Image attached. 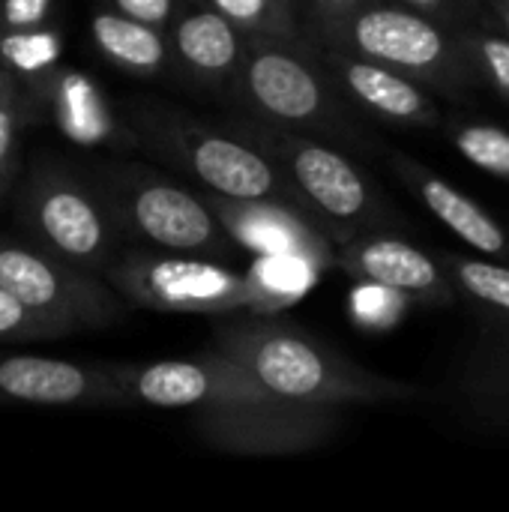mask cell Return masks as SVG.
Masks as SVG:
<instances>
[{
	"instance_id": "cell-1",
	"label": "cell",
	"mask_w": 509,
	"mask_h": 512,
	"mask_svg": "<svg viewBox=\"0 0 509 512\" xmlns=\"http://www.w3.org/2000/svg\"><path fill=\"white\" fill-rule=\"evenodd\" d=\"M132 405L183 411L195 438L231 456H300L330 444L345 408L288 402L204 348L183 360L105 363Z\"/></svg>"
},
{
	"instance_id": "cell-2",
	"label": "cell",
	"mask_w": 509,
	"mask_h": 512,
	"mask_svg": "<svg viewBox=\"0 0 509 512\" xmlns=\"http://www.w3.org/2000/svg\"><path fill=\"white\" fill-rule=\"evenodd\" d=\"M207 348L288 402L330 408L426 402L423 387L360 366L309 330L282 321L276 312L243 309L216 315Z\"/></svg>"
},
{
	"instance_id": "cell-3",
	"label": "cell",
	"mask_w": 509,
	"mask_h": 512,
	"mask_svg": "<svg viewBox=\"0 0 509 512\" xmlns=\"http://www.w3.org/2000/svg\"><path fill=\"white\" fill-rule=\"evenodd\" d=\"M459 288L462 336L429 402L471 441L509 444V264L441 255Z\"/></svg>"
},
{
	"instance_id": "cell-4",
	"label": "cell",
	"mask_w": 509,
	"mask_h": 512,
	"mask_svg": "<svg viewBox=\"0 0 509 512\" xmlns=\"http://www.w3.org/2000/svg\"><path fill=\"white\" fill-rule=\"evenodd\" d=\"M225 102L246 117L294 129L354 153H384L378 135L363 129L351 99L336 87L312 48L249 39L246 57L225 93Z\"/></svg>"
},
{
	"instance_id": "cell-5",
	"label": "cell",
	"mask_w": 509,
	"mask_h": 512,
	"mask_svg": "<svg viewBox=\"0 0 509 512\" xmlns=\"http://www.w3.org/2000/svg\"><path fill=\"white\" fill-rule=\"evenodd\" d=\"M228 129L258 147L282 171L306 213L336 249L360 234H396L408 225L381 186L342 147L246 114H237Z\"/></svg>"
},
{
	"instance_id": "cell-6",
	"label": "cell",
	"mask_w": 509,
	"mask_h": 512,
	"mask_svg": "<svg viewBox=\"0 0 509 512\" xmlns=\"http://www.w3.org/2000/svg\"><path fill=\"white\" fill-rule=\"evenodd\" d=\"M309 36L384 63L429 93L471 102L483 78L456 30L396 0H372L342 18L306 24Z\"/></svg>"
},
{
	"instance_id": "cell-7",
	"label": "cell",
	"mask_w": 509,
	"mask_h": 512,
	"mask_svg": "<svg viewBox=\"0 0 509 512\" xmlns=\"http://www.w3.org/2000/svg\"><path fill=\"white\" fill-rule=\"evenodd\" d=\"M123 126L135 147L171 162L177 171L198 180L204 192L240 201H279L306 213L282 171L228 126L204 123L162 102L129 105Z\"/></svg>"
},
{
	"instance_id": "cell-8",
	"label": "cell",
	"mask_w": 509,
	"mask_h": 512,
	"mask_svg": "<svg viewBox=\"0 0 509 512\" xmlns=\"http://www.w3.org/2000/svg\"><path fill=\"white\" fill-rule=\"evenodd\" d=\"M123 237L180 255L231 261L240 246L231 240L201 192H189L171 177L141 162H108L90 177Z\"/></svg>"
},
{
	"instance_id": "cell-9",
	"label": "cell",
	"mask_w": 509,
	"mask_h": 512,
	"mask_svg": "<svg viewBox=\"0 0 509 512\" xmlns=\"http://www.w3.org/2000/svg\"><path fill=\"white\" fill-rule=\"evenodd\" d=\"M102 279L123 297L129 309L177 312V315H228L273 312L252 270H234L225 261L162 252L123 249Z\"/></svg>"
},
{
	"instance_id": "cell-10",
	"label": "cell",
	"mask_w": 509,
	"mask_h": 512,
	"mask_svg": "<svg viewBox=\"0 0 509 512\" xmlns=\"http://www.w3.org/2000/svg\"><path fill=\"white\" fill-rule=\"evenodd\" d=\"M15 219L27 240L96 276L123 252V234L90 177L54 162L33 168L18 192Z\"/></svg>"
},
{
	"instance_id": "cell-11",
	"label": "cell",
	"mask_w": 509,
	"mask_h": 512,
	"mask_svg": "<svg viewBox=\"0 0 509 512\" xmlns=\"http://www.w3.org/2000/svg\"><path fill=\"white\" fill-rule=\"evenodd\" d=\"M0 288L30 312L63 327L66 336L111 327L129 312L102 276L69 264L27 237L0 234Z\"/></svg>"
},
{
	"instance_id": "cell-12",
	"label": "cell",
	"mask_w": 509,
	"mask_h": 512,
	"mask_svg": "<svg viewBox=\"0 0 509 512\" xmlns=\"http://www.w3.org/2000/svg\"><path fill=\"white\" fill-rule=\"evenodd\" d=\"M0 405L132 411V399L105 363H72L39 354L0 351Z\"/></svg>"
},
{
	"instance_id": "cell-13",
	"label": "cell",
	"mask_w": 509,
	"mask_h": 512,
	"mask_svg": "<svg viewBox=\"0 0 509 512\" xmlns=\"http://www.w3.org/2000/svg\"><path fill=\"white\" fill-rule=\"evenodd\" d=\"M333 270L399 291L408 303L432 309H453L459 303V288L447 267L399 234H360L342 243Z\"/></svg>"
},
{
	"instance_id": "cell-14",
	"label": "cell",
	"mask_w": 509,
	"mask_h": 512,
	"mask_svg": "<svg viewBox=\"0 0 509 512\" xmlns=\"http://www.w3.org/2000/svg\"><path fill=\"white\" fill-rule=\"evenodd\" d=\"M318 60L336 81V87L366 114L390 126L408 129H444V111L435 96L402 72L351 54L345 48L312 39Z\"/></svg>"
},
{
	"instance_id": "cell-15",
	"label": "cell",
	"mask_w": 509,
	"mask_h": 512,
	"mask_svg": "<svg viewBox=\"0 0 509 512\" xmlns=\"http://www.w3.org/2000/svg\"><path fill=\"white\" fill-rule=\"evenodd\" d=\"M231 240L243 252L276 255V258H300L312 264L318 273L333 270L336 246L330 237L297 207L279 201H240L213 192H201Z\"/></svg>"
},
{
	"instance_id": "cell-16",
	"label": "cell",
	"mask_w": 509,
	"mask_h": 512,
	"mask_svg": "<svg viewBox=\"0 0 509 512\" xmlns=\"http://www.w3.org/2000/svg\"><path fill=\"white\" fill-rule=\"evenodd\" d=\"M171 66L186 78V84L225 99L243 57L246 36L219 12L198 0H183L171 24L165 27Z\"/></svg>"
},
{
	"instance_id": "cell-17",
	"label": "cell",
	"mask_w": 509,
	"mask_h": 512,
	"mask_svg": "<svg viewBox=\"0 0 509 512\" xmlns=\"http://www.w3.org/2000/svg\"><path fill=\"white\" fill-rule=\"evenodd\" d=\"M381 156L387 159L393 174L402 180V186L444 228H450L468 249H474L477 258L509 264V234L504 231V225L495 216H489L471 195H465L462 189L447 183L438 171H432L429 165L417 162L414 156H408L402 150L384 147Z\"/></svg>"
},
{
	"instance_id": "cell-18",
	"label": "cell",
	"mask_w": 509,
	"mask_h": 512,
	"mask_svg": "<svg viewBox=\"0 0 509 512\" xmlns=\"http://www.w3.org/2000/svg\"><path fill=\"white\" fill-rule=\"evenodd\" d=\"M36 96L51 108L60 132L75 144H132V135L126 132V126L117 123L102 90L84 72L57 66L36 87Z\"/></svg>"
},
{
	"instance_id": "cell-19",
	"label": "cell",
	"mask_w": 509,
	"mask_h": 512,
	"mask_svg": "<svg viewBox=\"0 0 509 512\" xmlns=\"http://www.w3.org/2000/svg\"><path fill=\"white\" fill-rule=\"evenodd\" d=\"M90 39L99 54L138 78H159L171 66V48L162 27L144 24L138 18L120 15L114 9H99L90 18Z\"/></svg>"
},
{
	"instance_id": "cell-20",
	"label": "cell",
	"mask_w": 509,
	"mask_h": 512,
	"mask_svg": "<svg viewBox=\"0 0 509 512\" xmlns=\"http://www.w3.org/2000/svg\"><path fill=\"white\" fill-rule=\"evenodd\" d=\"M228 18L246 39H267L294 48H312L303 9L285 0H198Z\"/></svg>"
},
{
	"instance_id": "cell-21",
	"label": "cell",
	"mask_w": 509,
	"mask_h": 512,
	"mask_svg": "<svg viewBox=\"0 0 509 512\" xmlns=\"http://www.w3.org/2000/svg\"><path fill=\"white\" fill-rule=\"evenodd\" d=\"M459 42L465 45L468 57L474 60L483 84H489L495 93H501L509 102V36L495 27L492 18L468 24L456 30Z\"/></svg>"
},
{
	"instance_id": "cell-22",
	"label": "cell",
	"mask_w": 509,
	"mask_h": 512,
	"mask_svg": "<svg viewBox=\"0 0 509 512\" xmlns=\"http://www.w3.org/2000/svg\"><path fill=\"white\" fill-rule=\"evenodd\" d=\"M39 102L42 99L36 96V90H30L24 81L6 75L0 69V195L6 192V186L15 174L18 129L24 126V120H30V111Z\"/></svg>"
},
{
	"instance_id": "cell-23",
	"label": "cell",
	"mask_w": 509,
	"mask_h": 512,
	"mask_svg": "<svg viewBox=\"0 0 509 512\" xmlns=\"http://www.w3.org/2000/svg\"><path fill=\"white\" fill-rule=\"evenodd\" d=\"M456 150L477 168L509 183V132L492 123H447Z\"/></svg>"
},
{
	"instance_id": "cell-24",
	"label": "cell",
	"mask_w": 509,
	"mask_h": 512,
	"mask_svg": "<svg viewBox=\"0 0 509 512\" xmlns=\"http://www.w3.org/2000/svg\"><path fill=\"white\" fill-rule=\"evenodd\" d=\"M405 306H408V300L399 291H390L375 282H360L348 303L354 324H360L366 330H387V327L399 324V318L405 315Z\"/></svg>"
},
{
	"instance_id": "cell-25",
	"label": "cell",
	"mask_w": 509,
	"mask_h": 512,
	"mask_svg": "<svg viewBox=\"0 0 509 512\" xmlns=\"http://www.w3.org/2000/svg\"><path fill=\"white\" fill-rule=\"evenodd\" d=\"M60 336H66L63 327L30 312L21 300L0 288V342H45Z\"/></svg>"
},
{
	"instance_id": "cell-26",
	"label": "cell",
	"mask_w": 509,
	"mask_h": 512,
	"mask_svg": "<svg viewBox=\"0 0 509 512\" xmlns=\"http://www.w3.org/2000/svg\"><path fill=\"white\" fill-rule=\"evenodd\" d=\"M396 3L435 18L438 24H444L450 30H462L468 24H477V21L489 18L483 0H396Z\"/></svg>"
},
{
	"instance_id": "cell-27",
	"label": "cell",
	"mask_w": 509,
	"mask_h": 512,
	"mask_svg": "<svg viewBox=\"0 0 509 512\" xmlns=\"http://www.w3.org/2000/svg\"><path fill=\"white\" fill-rule=\"evenodd\" d=\"M54 0H0V30H36L51 24Z\"/></svg>"
},
{
	"instance_id": "cell-28",
	"label": "cell",
	"mask_w": 509,
	"mask_h": 512,
	"mask_svg": "<svg viewBox=\"0 0 509 512\" xmlns=\"http://www.w3.org/2000/svg\"><path fill=\"white\" fill-rule=\"evenodd\" d=\"M105 3L114 12H120V15L138 18V21L153 24V27H162V30L171 24V18L183 6V0H105Z\"/></svg>"
},
{
	"instance_id": "cell-29",
	"label": "cell",
	"mask_w": 509,
	"mask_h": 512,
	"mask_svg": "<svg viewBox=\"0 0 509 512\" xmlns=\"http://www.w3.org/2000/svg\"><path fill=\"white\" fill-rule=\"evenodd\" d=\"M372 0H300L303 6V21L312 24V21H330V18H342L360 6H366Z\"/></svg>"
},
{
	"instance_id": "cell-30",
	"label": "cell",
	"mask_w": 509,
	"mask_h": 512,
	"mask_svg": "<svg viewBox=\"0 0 509 512\" xmlns=\"http://www.w3.org/2000/svg\"><path fill=\"white\" fill-rule=\"evenodd\" d=\"M483 3H486L489 18L495 21V27L509 36V0H483Z\"/></svg>"
},
{
	"instance_id": "cell-31",
	"label": "cell",
	"mask_w": 509,
	"mask_h": 512,
	"mask_svg": "<svg viewBox=\"0 0 509 512\" xmlns=\"http://www.w3.org/2000/svg\"><path fill=\"white\" fill-rule=\"evenodd\" d=\"M285 3H291V6H297V9H303V6H300V0H285Z\"/></svg>"
}]
</instances>
